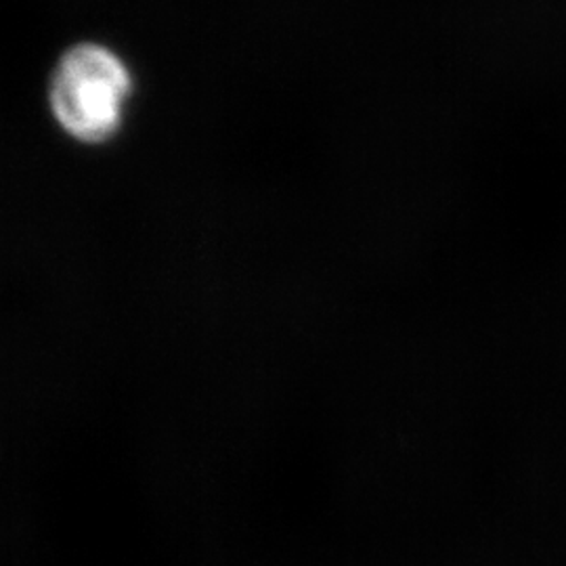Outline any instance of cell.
Returning <instances> with one entry per match:
<instances>
[{"instance_id":"1","label":"cell","mask_w":566,"mask_h":566,"mask_svg":"<svg viewBox=\"0 0 566 566\" xmlns=\"http://www.w3.org/2000/svg\"><path fill=\"white\" fill-rule=\"evenodd\" d=\"M130 91V72L114 51L97 42H81L57 61L49 102L65 135L97 145L118 133Z\"/></svg>"}]
</instances>
